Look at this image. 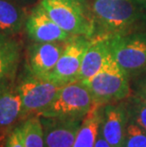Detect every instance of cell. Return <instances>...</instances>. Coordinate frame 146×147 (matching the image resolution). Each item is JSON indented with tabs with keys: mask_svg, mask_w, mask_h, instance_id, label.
I'll list each match as a JSON object with an SVG mask.
<instances>
[{
	"mask_svg": "<svg viewBox=\"0 0 146 147\" xmlns=\"http://www.w3.org/2000/svg\"><path fill=\"white\" fill-rule=\"evenodd\" d=\"M64 47L65 42H34L27 51V71L46 78L55 67Z\"/></svg>",
	"mask_w": 146,
	"mask_h": 147,
	"instance_id": "cell-9",
	"label": "cell"
},
{
	"mask_svg": "<svg viewBox=\"0 0 146 147\" xmlns=\"http://www.w3.org/2000/svg\"><path fill=\"white\" fill-rule=\"evenodd\" d=\"M94 105L88 87L82 81H74L61 86L53 102L39 117L83 120Z\"/></svg>",
	"mask_w": 146,
	"mask_h": 147,
	"instance_id": "cell-3",
	"label": "cell"
},
{
	"mask_svg": "<svg viewBox=\"0 0 146 147\" xmlns=\"http://www.w3.org/2000/svg\"><path fill=\"white\" fill-rule=\"evenodd\" d=\"M95 147H111V146L109 143L104 140V138L102 136V134L100 132L98 139H97V142H96Z\"/></svg>",
	"mask_w": 146,
	"mask_h": 147,
	"instance_id": "cell-21",
	"label": "cell"
},
{
	"mask_svg": "<svg viewBox=\"0 0 146 147\" xmlns=\"http://www.w3.org/2000/svg\"><path fill=\"white\" fill-rule=\"evenodd\" d=\"M13 2L17 3L21 6H26V5H30V4H33L35 2V0H12Z\"/></svg>",
	"mask_w": 146,
	"mask_h": 147,
	"instance_id": "cell-22",
	"label": "cell"
},
{
	"mask_svg": "<svg viewBox=\"0 0 146 147\" xmlns=\"http://www.w3.org/2000/svg\"><path fill=\"white\" fill-rule=\"evenodd\" d=\"M24 147H45L44 130L39 116L29 117L20 124Z\"/></svg>",
	"mask_w": 146,
	"mask_h": 147,
	"instance_id": "cell-17",
	"label": "cell"
},
{
	"mask_svg": "<svg viewBox=\"0 0 146 147\" xmlns=\"http://www.w3.org/2000/svg\"><path fill=\"white\" fill-rule=\"evenodd\" d=\"M22 6L12 0H0V32L13 35L22 30L26 23Z\"/></svg>",
	"mask_w": 146,
	"mask_h": 147,
	"instance_id": "cell-16",
	"label": "cell"
},
{
	"mask_svg": "<svg viewBox=\"0 0 146 147\" xmlns=\"http://www.w3.org/2000/svg\"><path fill=\"white\" fill-rule=\"evenodd\" d=\"M5 147H24L22 131H21L20 125L15 126L11 132L9 134Z\"/></svg>",
	"mask_w": 146,
	"mask_h": 147,
	"instance_id": "cell-20",
	"label": "cell"
},
{
	"mask_svg": "<svg viewBox=\"0 0 146 147\" xmlns=\"http://www.w3.org/2000/svg\"><path fill=\"white\" fill-rule=\"evenodd\" d=\"M61 86L48 79L27 72L17 84L22 100L21 121L32 116H39L53 102Z\"/></svg>",
	"mask_w": 146,
	"mask_h": 147,
	"instance_id": "cell-5",
	"label": "cell"
},
{
	"mask_svg": "<svg viewBox=\"0 0 146 147\" xmlns=\"http://www.w3.org/2000/svg\"><path fill=\"white\" fill-rule=\"evenodd\" d=\"M92 11L108 35L124 33L146 22L144 0H93Z\"/></svg>",
	"mask_w": 146,
	"mask_h": 147,
	"instance_id": "cell-1",
	"label": "cell"
},
{
	"mask_svg": "<svg viewBox=\"0 0 146 147\" xmlns=\"http://www.w3.org/2000/svg\"><path fill=\"white\" fill-rule=\"evenodd\" d=\"M110 36L91 40L81 64L78 81H85L93 77L104 65L110 52Z\"/></svg>",
	"mask_w": 146,
	"mask_h": 147,
	"instance_id": "cell-13",
	"label": "cell"
},
{
	"mask_svg": "<svg viewBox=\"0 0 146 147\" xmlns=\"http://www.w3.org/2000/svg\"><path fill=\"white\" fill-rule=\"evenodd\" d=\"M128 121V109L124 105L115 102L102 106L101 134L111 147H122Z\"/></svg>",
	"mask_w": 146,
	"mask_h": 147,
	"instance_id": "cell-10",
	"label": "cell"
},
{
	"mask_svg": "<svg viewBox=\"0 0 146 147\" xmlns=\"http://www.w3.org/2000/svg\"><path fill=\"white\" fill-rule=\"evenodd\" d=\"M41 118L45 147H73L82 120Z\"/></svg>",
	"mask_w": 146,
	"mask_h": 147,
	"instance_id": "cell-12",
	"label": "cell"
},
{
	"mask_svg": "<svg viewBox=\"0 0 146 147\" xmlns=\"http://www.w3.org/2000/svg\"><path fill=\"white\" fill-rule=\"evenodd\" d=\"M82 82L91 92L95 105L100 106L122 101L130 94L129 75L111 54L94 76Z\"/></svg>",
	"mask_w": 146,
	"mask_h": 147,
	"instance_id": "cell-2",
	"label": "cell"
},
{
	"mask_svg": "<svg viewBox=\"0 0 146 147\" xmlns=\"http://www.w3.org/2000/svg\"><path fill=\"white\" fill-rule=\"evenodd\" d=\"M44 9L61 29L72 36L90 38L95 32V18L79 0H41Z\"/></svg>",
	"mask_w": 146,
	"mask_h": 147,
	"instance_id": "cell-4",
	"label": "cell"
},
{
	"mask_svg": "<svg viewBox=\"0 0 146 147\" xmlns=\"http://www.w3.org/2000/svg\"><path fill=\"white\" fill-rule=\"evenodd\" d=\"M132 121L146 130V102L143 99L136 101L132 109Z\"/></svg>",
	"mask_w": 146,
	"mask_h": 147,
	"instance_id": "cell-19",
	"label": "cell"
},
{
	"mask_svg": "<svg viewBox=\"0 0 146 147\" xmlns=\"http://www.w3.org/2000/svg\"><path fill=\"white\" fill-rule=\"evenodd\" d=\"M142 98H143V100L146 102V89H145V91L143 93V97H142Z\"/></svg>",
	"mask_w": 146,
	"mask_h": 147,
	"instance_id": "cell-23",
	"label": "cell"
},
{
	"mask_svg": "<svg viewBox=\"0 0 146 147\" xmlns=\"http://www.w3.org/2000/svg\"><path fill=\"white\" fill-rule=\"evenodd\" d=\"M122 147H146V130L134 121H128Z\"/></svg>",
	"mask_w": 146,
	"mask_h": 147,
	"instance_id": "cell-18",
	"label": "cell"
},
{
	"mask_svg": "<svg viewBox=\"0 0 146 147\" xmlns=\"http://www.w3.org/2000/svg\"><path fill=\"white\" fill-rule=\"evenodd\" d=\"M110 52L128 75L146 69V33L111 35Z\"/></svg>",
	"mask_w": 146,
	"mask_h": 147,
	"instance_id": "cell-6",
	"label": "cell"
},
{
	"mask_svg": "<svg viewBox=\"0 0 146 147\" xmlns=\"http://www.w3.org/2000/svg\"><path fill=\"white\" fill-rule=\"evenodd\" d=\"M21 54L22 47L19 40L0 32V84L15 79Z\"/></svg>",
	"mask_w": 146,
	"mask_h": 147,
	"instance_id": "cell-14",
	"label": "cell"
},
{
	"mask_svg": "<svg viewBox=\"0 0 146 147\" xmlns=\"http://www.w3.org/2000/svg\"><path fill=\"white\" fill-rule=\"evenodd\" d=\"M91 40L83 36H72L65 42L64 51L53 70L46 79L60 86L78 81V75L83 57Z\"/></svg>",
	"mask_w": 146,
	"mask_h": 147,
	"instance_id": "cell-7",
	"label": "cell"
},
{
	"mask_svg": "<svg viewBox=\"0 0 146 147\" xmlns=\"http://www.w3.org/2000/svg\"><path fill=\"white\" fill-rule=\"evenodd\" d=\"M102 106L95 105L82 120L73 147H95L101 132Z\"/></svg>",
	"mask_w": 146,
	"mask_h": 147,
	"instance_id": "cell-15",
	"label": "cell"
},
{
	"mask_svg": "<svg viewBox=\"0 0 146 147\" xmlns=\"http://www.w3.org/2000/svg\"><path fill=\"white\" fill-rule=\"evenodd\" d=\"M22 100L15 79L0 84V133L10 134L21 121Z\"/></svg>",
	"mask_w": 146,
	"mask_h": 147,
	"instance_id": "cell-11",
	"label": "cell"
},
{
	"mask_svg": "<svg viewBox=\"0 0 146 147\" xmlns=\"http://www.w3.org/2000/svg\"><path fill=\"white\" fill-rule=\"evenodd\" d=\"M28 36L34 42H66L72 35L61 29L49 16L44 7L36 5L27 16L25 23Z\"/></svg>",
	"mask_w": 146,
	"mask_h": 147,
	"instance_id": "cell-8",
	"label": "cell"
}]
</instances>
